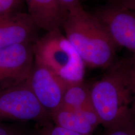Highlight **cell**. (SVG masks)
I'll list each match as a JSON object with an SVG mask.
<instances>
[{"instance_id": "10", "label": "cell", "mask_w": 135, "mask_h": 135, "mask_svg": "<svg viewBox=\"0 0 135 135\" xmlns=\"http://www.w3.org/2000/svg\"><path fill=\"white\" fill-rule=\"evenodd\" d=\"M28 13L40 29L50 31L61 28L66 13L57 0H24Z\"/></svg>"}, {"instance_id": "7", "label": "cell", "mask_w": 135, "mask_h": 135, "mask_svg": "<svg viewBox=\"0 0 135 135\" xmlns=\"http://www.w3.org/2000/svg\"><path fill=\"white\" fill-rule=\"evenodd\" d=\"M26 82L39 102L50 113L61 106L68 84L46 67L34 60Z\"/></svg>"}, {"instance_id": "8", "label": "cell", "mask_w": 135, "mask_h": 135, "mask_svg": "<svg viewBox=\"0 0 135 135\" xmlns=\"http://www.w3.org/2000/svg\"><path fill=\"white\" fill-rule=\"evenodd\" d=\"M40 28L28 13L0 15V49L20 44L34 43Z\"/></svg>"}, {"instance_id": "6", "label": "cell", "mask_w": 135, "mask_h": 135, "mask_svg": "<svg viewBox=\"0 0 135 135\" xmlns=\"http://www.w3.org/2000/svg\"><path fill=\"white\" fill-rule=\"evenodd\" d=\"M34 43L0 49V89L27 80L34 63Z\"/></svg>"}, {"instance_id": "2", "label": "cell", "mask_w": 135, "mask_h": 135, "mask_svg": "<svg viewBox=\"0 0 135 135\" xmlns=\"http://www.w3.org/2000/svg\"><path fill=\"white\" fill-rule=\"evenodd\" d=\"M61 28L85 66L108 69L115 62L117 45L104 25L83 6L67 13Z\"/></svg>"}, {"instance_id": "1", "label": "cell", "mask_w": 135, "mask_h": 135, "mask_svg": "<svg viewBox=\"0 0 135 135\" xmlns=\"http://www.w3.org/2000/svg\"><path fill=\"white\" fill-rule=\"evenodd\" d=\"M91 106L104 129L135 119V91L128 59L114 62L100 80L90 85Z\"/></svg>"}, {"instance_id": "4", "label": "cell", "mask_w": 135, "mask_h": 135, "mask_svg": "<svg viewBox=\"0 0 135 135\" xmlns=\"http://www.w3.org/2000/svg\"><path fill=\"white\" fill-rule=\"evenodd\" d=\"M51 123L50 113L35 97L26 80L0 89V121Z\"/></svg>"}, {"instance_id": "15", "label": "cell", "mask_w": 135, "mask_h": 135, "mask_svg": "<svg viewBox=\"0 0 135 135\" xmlns=\"http://www.w3.org/2000/svg\"><path fill=\"white\" fill-rule=\"evenodd\" d=\"M0 135H30L25 128L16 124L0 121Z\"/></svg>"}, {"instance_id": "5", "label": "cell", "mask_w": 135, "mask_h": 135, "mask_svg": "<svg viewBox=\"0 0 135 135\" xmlns=\"http://www.w3.org/2000/svg\"><path fill=\"white\" fill-rule=\"evenodd\" d=\"M104 25L118 47L135 54V12L111 3L93 13Z\"/></svg>"}, {"instance_id": "16", "label": "cell", "mask_w": 135, "mask_h": 135, "mask_svg": "<svg viewBox=\"0 0 135 135\" xmlns=\"http://www.w3.org/2000/svg\"><path fill=\"white\" fill-rule=\"evenodd\" d=\"M57 1L66 15L69 11L83 6L81 0H57Z\"/></svg>"}, {"instance_id": "12", "label": "cell", "mask_w": 135, "mask_h": 135, "mask_svg": "<svg viewBox=\"0 0 135 135\" xmlns=\"http://www.w3.org/2000/svg\"><path fill=\"white\" fill-rule=\"evenodd\" d=\"M24 0H0V15L22 11Z\"/></svg>"}, {"instance_id": "11", "label": "cell", "mask_w": 135, "mask_h": 135, "mask_svg": "<svg viewBox=\"0 0 135 135\" xmlns=\"http://www.w3.org/2000/svg\"><path fill=\"white\" fill-rule=\"evenodd\" d=\"M61 106L72 109L92 107L90 85L84 81L68 84L63 94Z\"/></svg>"}, {"instance_id": "9", "label": "cell", "mask_w": 135, "mask_h": 135, "mask_svg": "<svg viewBox=\"0 0 135 135\" xmlns=\"http://www.w3.org/2000/svg\"><path fill=\"white\" fill-rule=\"evenodd\" d=\"M50 116L56 126L83 135H91L100 124L92 107L72 109L61 106L51 113Z\"/></svg>"}, {"instance_id": "3", "label": "cell", "mask_w": 135, "mask_h": 135, "mask_svg": "<svg viewBox=\"0 0 135 135\" xmlns=\"http://www.w3.org/2000/svg\"><path fill=\"white\" fill-rule=\"evenodd\" d=\"M34 60L46 67L67 84L84 81L85 65L60 29L47 31L33 45Z\"/></svg>"}, {"instance_id": "17", "label": "cell", "mask_w": 135, "mask_h": 135, "mask_svg": "<svg viewBox=\"0 0 135 135\" xmlns=\"http://www.w3.org/2000/svg\"><path fill=\"white\" fill-rule=\"evenodd\" d=\"M127 59L129 76L135 91V54H132V55Z\"/></svg>"}, {"instance_id": "13", "label": "cell", "mask_w": 135, "mask_h": 135, "mask_svg": "<svg viewBox=\"0 0 135 135\" xmlns=\"http://www.w3.org/2000/svg\"><path fill=\"white\" fill-rule=\"evenodd\" d=\"M103 135H135V119L116 128L105 129Z\"/></svg>"}, {"instance_id": "18", "label": "cell", "mask_w": 135, "mask_h": 135, "mask_svg": "<svg viewBox=\"0 0 135 135\" xmlns=\"http://www.w3.org/2000/svg\"><path fill=\"white\" fill-rule=\"evenodd\" d=\"M110 2L121 5L135 12V0H110Z\"/></svg>"}, {"instance_id": "14", "label": "cell", "mask_w": 135, "mask_h": 135, "mask_svg": "<svg viewBox=\"0 0 135 135\" xmlns=\"http://www.w3.org/2000/svg\"><path fill=\"white\" fill-rule=\"evenodd\" d=\"M38 135H83L64 128L56 126L53 123H50L42 126Z\"/></svg>"}]
</instances>
